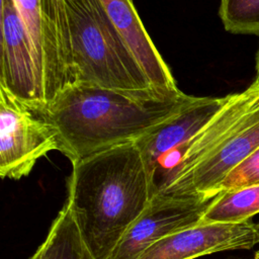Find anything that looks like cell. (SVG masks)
Masks as SVG:
<instances>
[{
    "mask_svg": "<svg viewBox=\"0 0 259 259\" xmlns=\"http://www.w3.org/2000/svg\"><path fill=\"white\" fill-rule=\"evenodd\" d=\"M194 97L179 88L127 91L75 83L39 112L56 130L59 151L73 164L136 142L178 113Z\"/></svg>",
    "mask_w": 259,
    "mask_h": 259,
    "instance_id": "cell-1",
    "label": "cell"
},
{
    "mask_svg": "<svg viewBox=\"0 0 259 259\" xmlns=\"http://www.w3.org/2000/svg\"><path fill=\"white\" fill-rule=\"evenodd\" d=\"M67 190L85 244L95 259H108L158 189L142 150L130 142L73 163Z\"/></svg>",
    "mask_w": 259,
    "mask_h": 259,
    "instance_id": "cell-2",
    "label": "cell"
},
{
    "mask_svg": "<svg viewBox=\"0 0 259 259\" xmlns=\"http://www.w3.org/2000/svg\"><path fill=\"white\" fill-rule=\"evenodd\" d=\"M61 2L76 83L127 91L154 87L99 0Z\"/></svg>",
    "mask_w": 259,
    "mask_h": 259,
    "instance_id": "cell-3",
    "label": "cell"
},
{
    "mask_svg": "<svg viewBox=\"0 0 259 259\" xmlns=\"http://www.w3.org/2000/svg\"><path fill=\"white\" fill-rule=\"evenodd\" d=\"M28 32L41 109L76 83L70 36L61 0H14Z\"/></svg>",
    "mask_w": 259,
    "mask_h": 259,
    "instance_id": "cell-4",
    "label": "cell"
},
{
    "mask_svg": "<svg viewBox=\"0 0 259 259\" xmlns=\"http://www.w3.org/2000/svg\"><path fill=\"white\" fill-rule=\"evenodd\" d=\"M51 151H59L54 126L44 115L0 86V175L18 180Z\"/></svg>",
    "mask_w": 259,
    "mask_h": 259,
    "instance_id": "cell-5",
    "label": "cell"
},
{
    "mask_svg": "<svg viewBox=\"0 0 259 259\" xmlns=\"http://www.w3.org/2000/svg\"><path fill=\"white\" fill-rule=\"evenodd\" d=\"M258 147L259 102L193 169L157 192L206 198L217 196L228 174Z\"/></svg>",
    "mask_w": 259,
    "mask_h": 259,
    "instance_id": "cell-6",
    "label": "cell"
},
{
    "mask_svg": "<svg viewBox=\"0 0 259 259\" xmlns=\"http://www.w3.org/2000/svg\"><path fill=\"white\" fill-rule=\"evenodd\" d=\"M217 196L206 198L157 192L108 259H138L161 239L199 224Z\"/></svg>",
    "mask_w": 259,
    "mask_h": 259,
    "instance_id": "cell-7",
    "label": "cell"
},
{
    "mask_svg": "<svg viewBox=\"0 0 259 259\" xmlns=\"http://www.w3.org/2000/svg\"><path fill=\"white\" fill-rule=\"evenodd\" d=\"M259 244L257 224H197L167 236L146 249L138 259H195L233 250H248Z\"/></svg>",
    "mask_w": 259,
    "mask_h": 259,
    "instance_id": "cell-8",
    "label": "cell"
},
{
    "mask_svg": "<svg viewBox=\"0 0 259 259\" xmlns=\"http://www.w3.org/2000/svg\"><path fill=\"white\" fill-rule=\"evenodd\" d=\"M0 86L31 108L41 109L31 41L14 0H0Z\"/></svg>",
    "mask_w": 259,
    "mask_h": 259,
    "instance_id": "cell-9",
    "label": "cell"
},
{
    "mask_svg": "<svg viewBox=\"0 0 259 259\" xmlns=\"http://www.w3.org/2000/svg\"><path fill=\"white\" fill-rule=\"evenodd\" d=\"M230 94L223 97L195 96L178 113L137 140L153 176L172 153L190 141L223 108Z\"/></svg>",
    "mask_w": 259,
    "mask_h": 259,
    "instance_id": "cell-10",
    "label": "cell"
},
{
    "mask_svg": "<svg viewBox=\"0 0 259 259\" xmlns=\"http://www.w3.org/2000/svg\"><path fill=\"white\" fill-rule=\"evenodd\" d=\"M154 87L175 90L169 66L148 33L133 0H99Z\"/></svg>",
    "mask_w": 259,
    "mask_h": 259,
    "instance_id": "cell-11",
    "label": "cell"
},
{
    "mask_svg": "<svg viewBox=\"0 0 259 259\" xmlns=\"http://www.w3.org/2000/svg\"><path fill=\"white\" fill-rule=\"evenodd\" d=\"M36 251L39 259H95L85 244L75 218L66 202Z\"/></svg>",
    "mask_w": 259,
    "mask_h": 259,
    "instance_id": "cell-12",
    "label": "cell"
},
{
    "mask_svg": "<svg viewBox=\"0 0 259 259\" xmlns=\"http://www.w3.org/2000/svg\"><path fill=\"white\" fill-rule=\"evenodd\" d=\"M259 213V184L221 192L204 212L199 224L243 223Z\"/></svg>",
    "mask_w": 259,
    "mask_h": 259,
    "instance_id": "cell-13",
    "label": "cell"
},
{
    "mask_svg": "<svg viewBox=\"0 0 259 259\" xmlns=\"http://www.w3.org/2000/svg\"><path fill=\"white\" fill-rule=\"evenodd\" d=\"M219 15L227 31L259 36V0H221Z\"/></svg>",
    "mask_w": 259,
    "mask_h": 259,
    "instance_id": "cell-14",
    "label": "cell"
},
{
    "mask_svg": "<svg viewBox=\"0 0 259 259\" xmlns=\"http://www.w3.org/2000/svg\"><path fill=\"white\" fill-rule=\"evenodd\" d=\"M255 184H259V147L228 174L219 188V193Z\"/></svg>",
    "mask_w": 259,
    "mask_h": 259,
    "instance_id": "cell-15",
    "label": "cell"
},
{
    "mask_svg": "<svg viewBox=\"0 0 259 259\" xmlns=\"http://www.w3.org/2000/svg\"><path fill=\"white\" fill-rule=\"evenodd\" d=\"M256 71H257L256 78H259V49H258L257 56H256Z\"/></svg>",
    "mask_w": 259,
    "mask_h": 259,
    "instance_id": "cell-16",
    "label": "cell"
},
{
    "mask_svg": "<svg viewBox=\"0 0 259 259\" xmlns=\"http://www.w3.org/2000/svg\"><path fill=\"white\" fill-rule=\"evenodd\" d=\"M29 259H39V254H38V252L35 251L34 254H33Z\"/></svg>",
    "mask_w": 259,
    "mask_h": 259,
    "instance_id": "cell-17",
    "label": "cell"
},
{
    "mask_svg": "<svg viewBox=\"0 0 259 259\" xmlns=\"http://www.w3.org/2000/svg\"><path fill=\"white\" fill-rule=\"evenodd\" d=\"M227 259H248L245 257H238V256H232V257H228Z\"/></svg>",
    "mask_w": 259,
    "mask_h": 259,
    "instance_id": "cell-18",
    "label": "cell"
},
{
    "mask_svg": "<svg viewBox=\"0 0 259 259\" xmlns=\"http://www.w3.org/2000/svg\"><path fill=\"white\" fill-rule=\"evenodd\" d=\"M254 258H255V259H259V250H258V251L255 253V255H254Z\"/></svg>",
    "mask_w": 259,
    "mask_h": 259,
    "instance_id": "cell-19",
    "label": "cell"
},
{
    "mask_svg": "<svg viewBox=\"0 0 259 259\" xmlns=\"http://www.w3.org/2000/svg\"><path fill=\"white\" fill-rule=\"evenodd\" d=\"M255 81L258 83V86H259V78H256V79H255Z\"/></svg>",
    "mask_w": 259,
    "mask_h": 259,
    "instance_id": "cell-20",
    "label": "cell"
},
{
    "mask_svg": "<svg viewBox=\"0 0 259 259\" xmlns=\"http://www.w3.org/2000/svg\"><path fill=\"white\" fill-rule=\"evenodd\" d=\"M256 224H257V229H258V232H259V222L256 223Z\"/></svg>",
    "mask_w": 259,
    "mask_h": 259,
    "instance_id": "cell-21",
    "label": "cell"
}]
</instances>
